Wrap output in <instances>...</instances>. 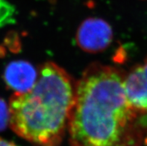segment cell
Instances as JSON below:
<instances>
[{"label": "cell", "mask_w": 147, "mask_h": 146, "mask_svg": "<svg viewBox=\"0 0 147 146\" xmlns=\"http://www.w3.org/2000/svg\"><path fill=\"white\" fill-rule=\"evenodd\" d=\"M124 87L131 105L140 113H147V89L142 65L133 67L125 75Z\"/></svg>", "instance_id": "5b68a950"}, {"label": "cell", "mask_w": 147, "mask_h": 146, "mask_svg": "<svg viewBox=\"0 0 147 146\" xmlns=\"http://www.w3.org/2000/svg\"><path fill=\"white\" fill-rule=\"evenodd\" d=\"M0 146H18L15 143L0 138Z\"/></svg>", "instance_id": "ba28073f"}, {"label": "cell", "mask_w": 147, "mask_h": 146, "mask_svg": "<svg viewBox=\"0 0 147 146\" xmlns=\"http://www.w3.org/2000/svg\"><path fill=\"white\" fill-rule=\"evenodd\" d=\"M10 122L9 106L5 101L0 98V131L7 128Z\"/></svg>", "instance_id": "52a82bcc"}, {"label": "cell", "mask_w": 147, "mask_h": 146, "mask_svg": "<svg viewBox=\"0 0 147 146\" xmlns=\"http://www.w3.org/2000/svg\"><path fill=\"white\" fill-rule=\"evenodd\" d=\"M73 79L52 62L41 67L31 90L10 99L11 128L19 137L40 145H58L68 127L76 100Z\"/></svg>", "instance_id": "7a4b0ae2"}, {"label": "cell", "mask_w": 147, "mask_h": 146, "mask_svg": "<svg viewBox=\"0 0 147 146\" xmlns=\"http://www.w3.org/2000/svg\"><path fill=\"white\" fill-rule=\"evenodd\" d=\"M112 40L113 30L109 23L96 17H90L83 21L76 36L78 46L89 53L103 52L110 46Z\"/></svg>", "instance_id": "3957f363"}, {"label": "cell", "mask_w": 147, "mask_h": 146, "mask_svg": "<svg viewBox=\"0 0 147 146\" xmlns=\"http://www.w3.org/2000/svg\"><path fill=\"white\" fill-rule=\"evenodd\" d=\"M143 67V69H144V75H145V79H146V89H147V57L144 61V64H142Z\"/></svg>", "instance_id": "9c48e42d"}, {"label": "cell", "mask_w": 147, "mask_h": 146, "mask_svg": "<svg viewBox=\"0 0 147 146\" xmlns=\"http://www.w3.org/2000/svg\"><path fill=\"white\" fill-rule=\"evenodd\" d=\"M125 75L110 66L94 63L76 87L68 130L71 146H138L139 113L125 94Z\"/></svg>", "instance_id": "6da1fadb"}, {"label": "cell", "mask_w": 147, "mask_h": 146, "mask_svg": "<svg viewBox=\"0 0 147 146\" xmlns=\"http://www.w3.org/2000/svg\"><path fill=\"white\" fill-rule=\"evenodd\" d=\"M15 13L16 9L12 4L7 0H0V28L13 23Z\"/></svg>", "instance_id": "8992f818"}, {"label": "cell", "mask_w": 147, "mask_h": 146, "mask_svg": "<svg viewBox=\"0 0 147 146\" xmlns=\"http://www.w3.org/2000/svg\"><path fill=\"white\" fill-rule=\"evenodd\" d=\"M42 146H52V145H42Z\"/></svg>", "instance_id": "30bf717a"}, {"label": "cell", "mask_w": 147, "mask_h": 146, "mask_svg": "<svg viewBox=\"0 0 147 146\" xmlns=\"http://www.w3.org/2000/svg\"><path fill=\"white\" fill-rule=\"evenodd\" d=\"M36 69L26 61H14L6 66L4 80L10 89L15 93H26L33 88L38 78Z\"/></svg>", "instance_id": "277c9868"}]
</instances>
